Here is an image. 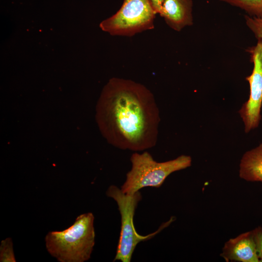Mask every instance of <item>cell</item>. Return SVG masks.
Masks as SVG:
<instances>
[{
	"mask_svg": "<svg viewBox=\"0 0 262 262\" xmlns=\"http://www.w3.org/2000/svg\"><path fill=\"white\" fill-rule=\"evenodd\" d=\"M96 119L102 136L118 148L140 151L158 140L159 111L152 92L131 80L111 79L96 105Z\"/></svg>",
	"mask_w": 262,
	"mask_h": 262,
	"instance_id": "6da1fadb",
	"label": "cell"
},
{
	"mask_svg": "<svg viewBox=\"0 0 262 262\" xmlns=\"http://www.w3.org/2000/svg\"><path fill=\"white\" fill-rule=\"evenodd\" d=\"M94 221L92 213H85L78 216L68 228L49 232L45 237L49 253L60 262L88 261L95 242Z\"/></svg>",
	"mask_w": 262,
	"mask_h": 262,
	"instance_id": "7a4b0ae2",
	"label": "cell"
},
{
	"mask_svg": "<svg viewBox=\"0 0 262 262\" xmlns=\"http://www.w3.org/2000/svg\"><path fill=\"white\" fill-rule=\"evenodd\" d=\"M131 168L126 174V180L121 187L128 195H133L146 187H160L171 173L190 167L192 158L181 155L164 162L155 161L147 151L136 152L131 157Z\"/></svg>",
	"mask_w": 262,
	"mask_h": 262,
	"instance_id": "3957f363",
	"label": "cell"
},
{
	"mask_svg": "<svg viewBox=\"0 0 262 262\" xmlns=\"http://www.w3.org/2000/svg\"><path fill=\"white\" fill-rule=\"evenodd\" d=\"M106 195L116 201L121 215V231L114 261L130 262L138 243L153 238L173 221L174 218H171L154 232L146 236L140 235L135 230L133 223L136 208L142 199L139 191L133 195H128L124 193L116 186L111 185L108 188Z\"/></svg>",
	"mask_w": 262,
	"mask_h": 262,
	"instance_id": "277c9868",
	"label": "cell"
},
{
	"mask_svg": "<svg viewBox=\"0 0 262 262\" xmlns=\"http://www.w3.org/2000/svg\"><path fill=\"white\" fill-rule=\"evenodd\" d=\"M156 14L149 0H123L118 11L99 27L112 35L132 36L153 29Z\"/></svg>",
	"mask_w": 262,
	"mask_h": 262,
	"instance_id": "5b68a950",
	"label": "cell"
},
{
	"mask_svg": "<svg viewBox=\"0 0 262 262\" xmlns=\"http://www.w3.org/2000/svg\"><path fill=\"white\" fill-rule=\"evenodd\" d=\"M254 67L251 74L246 77L249 82L250 94L239 113L245 126V131L249 132L257 128L261 120L262 106V39L258 40L255 46L248 49Z\"/></svg>",
	"mask_w": 262,
	"mask_h": 262,
	"instance_id": "8992f818",
	"label": "cell"
},
{
	"mask_svg": "<svg viewBox=\"0 0 262 262\" xmlns=\"http://www.w3.org/2000/svg\"><path fill=\"white\" fill-rule=\"evenodd\" d=\"M220 257L227 262H261L256 250L252 231L230 238L224 244Z\"/></svg>",
	"mask_w": 262,
	"mask_h": 262,
	"instance_id": "52a82bcc",
	"label": "cell"
},
{
	"mask_svg": "<svg viewBox=\"0 0 262 262\" xmlns=\"http://www.w3.org/2000/svg\"><path fill=\"white\" fill-rule=\"evenodd\" d=\"M191 0H164L159 15L172 29L180 31L193 24Z\"/></svg>",
	"mask_w": 262,
	"mask_h": 262,
	"instance_id": "ba28073f",
	"label": "cell"
},
{
	"mask_svg": "<svg viewBox=\"0 0 262 262\" xmlns=\"http://www.w3.org/2000/svg\"><path fill=\"white\" fill-rule=\"evenodd\" d=\"M239 176L248 181L262 182V143L243 155L240 163Z\"/></svg>",
	"mask_w": 262,
	"mask_h": 262,
	"instance_id": "9c48e42d",
	"label": "cell"
},
{
	"mask_svg": "<svg viewBox=\"0 0 262 262\" xmlns=\"http://www.w3.org/2000/svg\"><path fill=\"white\" fill-rule=\"evenodd\" d=\"M246 11L249 15L262 18V0H220Z\"/></svg>",
	"mask_w": 262,
	"mask_h": 262,
	"instance_id": "30bf717a",
	"label": "cell"
},
{
	"mask_svg": "<svg viewBox=\"0 0 262 262\" xmlns=\"http://www.w3.org/2000/svg\"><path fill=\"white\" fill-rule=\"evenodd\" d=\"M0 262H15L13 242L11 238L1 241L0 246Z\"/></svg>",
	"mask_w": 262,
	"mask_h": 262,
	"instance_id": "8fae6325",
	"label": "cell"
},
{
	"mask_svg": "<svg viewBox=\"0 0 262 262\" xmlns=\"http://www.w3.org/2000/svg\"><path fill=\"white\" fill-rule=\"evenodd\" d=\"M246 23L258 39H262V18L245 16Z\"/></svg>",
	"mask_w": 262,
	"mask_h": 262,
	"instance_id": "7c38bea8",
	"label": "cell"
},
{
	"mask_svg": "<svg viewBox=\"0 0 262 262\" xmlns=\"http://www.w3.org/2000/svg\"><path fill=\"white\" fill-rule=\"evenodd\" d=\"M256 252L260 262H262V227L258 226L252 230Z\"/></svg>",
	"mask_w": 262,
	"mask_h": 262,
	"instance_id": "4fadbf2b",
	"label": "cell"
},
{
	"mask_svg": "<svg viewBox=\"0 0 262 262\" xmlns=\"http://www.w3.org/2000/svg\"><path fill=\"white\" fill-rule=\"evenodd\" d=\"M163 0H149L152 7L156 14H159Z\"/></svg>",
	"mask_w": 262,
	"mask_h": 262,
	"instance_id": "5bb4252c",
	"label": "cell"
}]
</instances>
